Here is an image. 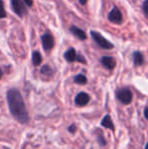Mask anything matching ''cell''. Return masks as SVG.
<instances>
[{"label":"cell","instance_id":"6da1fadb","mask_svg":"<svg viewBox=\"0 0 148 149\" xmlns=\"http://www.w3.org/2000/svg\"><path fill=\"white\" fill-rule=\"evenodd\" d=\"M7 102L10 114L16 121L22 124H26L30 121V116L26 111L24 98L20 94L19 90L16 88H10L7 90Z\"/></svg>","mask_w":148,"mask_h":149},{"label":"cell","instance_id":"7a4b0ae2","mask_svg":"<svg viewBox=\"0 0 148 149\" xmlns=\"http://www.w3.org/2000/svg\"><path fill=\"white\" fill-rule=\"evenodd\" d=\"M90 36H91V38L94 40L95 43H97L101 48H103V49L110 50V49H113V48H114V45H113L111 42L108 41L106 38H104L103 36H101L99 33H97V31H90Z\"/></svg>","mask_w":148,"mask_h":149},{"label":"cell","instance_id":"3957f363","mask_svg":"<svg viewBox=\"0 0 148 149\" xmlns=\"http://www.w3.org/2000/svg\"><path fill=\"white\" fill-rule=\"evenodd\" d=\"M116 96L122 104H129L133 100V93L129 88L127 87H123V88H119L116 91Z\"/></svg>","mask_w":148,"mask_h":149},{"label":"cell","instance_id":"277c9868","mask_svg":"<svg viewBox=\"0 0 148 149\" xmlns=\"http://www.w3.org/2000/svg\"><path fill=\"white\" fill-rule=\"evenodd\" d=\"M11 7L18 16L22 17L26 13V6L22 0H11Z\"/></svg>","mask_w":148,"mask_h":149},{"label":"cell","instance_id":"5b68a950","mask_svg":"<svg viewBox=\"0 0 148 149\" xmlns=\"http://www.w3.org/2000/svg\"><path fill=\"white\" fill-rule=\"evenodd\" d=\"M42 45H43L44 50L47 52L53 49L54 45H55V41H54L53 36L50 33H46L45 35H43V37H42Z\"/></svg>","mask_w":148,"mask_h":149},{"label":"cell","instance_id":"8992f818","mask_svg":"<svg viewBox=\"0 0 148 149\" xmlns=\"http://www.w3.org/2000/svg\"><path fill=\"white\" fill-rule=\"evenodd\" d=\"M109 20L113 24H121L123 22L122 12L120 11L118 7H114L109 13Z\"/></svg>","mask_w":148,"mask_h":149},{"label":"cell","instance_id":"52a82bcc","mask_svg":"<svg viewBox=\"0 0 148 149\" xmlns=\"http://www.w3.org/2000/svg\"><path fill=\"white\" fill-rule=\"evenodd\" d=\"M90 97L86 92H79L76 96H75V104L79 107H82L87 104V102H89Z\"/></svg>","mask_w":148,"mask_h":149},{"label":"cell","instance_id":"ba28073f","mask_svg":"<svg viewBox=\"0 0 148 149\" xmlns=\"http://www.w3.org/2000/svg\"><path fill=\"white\" fill-rule=\"evenodd\" d=\"M101 62L104 65V67L109 69V70H113L116 67V63H117L115 58H113L112 56H104L101 59Z\"/></svg>","mask_w":148,"mask_h":149},{"label":"cell","instance_id":"9c48e42d","mask_svg":"<svg viewBox=\"0 0 148 149\" xmlns=\"http://www.w3.org/2000/svg\"><path fill=\"white\" fill-rule=\"evenodd\" d=\"M70 31L73 33L75 37L78 38L79 40H86V33H85V31L83 30H81V29L77 28L75 26H72L70 28Z\"/></svg>","mask_w":148,"mask_h":149},{"label":"cell","instance_id":"30bf717a","mask_svg":"<svg viewBox=\"0 0 148 149\" xmlns=\"http://www.w3.org/2000/svg\"><path fill=\"white\" fill-rule=\"evenodd\" d=\"M76 56H77L76 51H75V49H73V48L68 49L65 52V54H64V58H65V60L67 62H74L76 60Z\"/></svg>","mask_w":148,"mask_h":149},{"label":"cell","instance_id":"8fae6325","mask_svg":"<svg viewBox=\"0 0 148 149\" xmlns=\"http://www.w3.org/2000/svg\"><path fill=\"white\" fill-rule=\"evenodd\" d=\"M133 60H134V64L137 66H140L144 63V56L141 52H134L133 54Z\"/></svg>","mask_w":148,"mask_h":149},{"label":"cell","instance_id":"7c38bea8","mask_svg":"<svg viewBox=\"0 0 148 149\" xmlns=\"http://www.w3.org/2000/svg\"><path fill=\"white\" fill-rule=\"evenodd\" d=\"M101 126H104L105 128H108V129L114 130V124H113V121L109 115H107V116L103 119V121H101Z\"/></svg>","mask_w":148,"mask_h":149},{"label":"cell","instance_id":"4fadbf2b","mask_svg":"<svg viewBox=\"0 0 148 149\" xmlns=\"http://www.w3.org/2000/svg\"><path fill=\"white\" fill-rule=\"evenodd\" d=\"M42 56L41 54H40V52H34L33 53V64L35 65V66H39V65H41L42 63Z\"/></svg>","mask_w":148,"mask_h":149},{"label":"cell","instance_id":"5bb4252c","mask_svg":"<svg viewBox=\"0 0 148 149\" xmlns=\"http://www.w3.org/2000/svg\"><path fill=\"white\" fill-rule=\"evenodd\" d=\"M74 81H75V83H77V84H85V83L87 82V78L85 75L78 74L75 76Z\"/></svg>","mask_w":148,"mask_h":149},{"label":"cell","instance_id":"9a60e30c","mask_svg":"<svg viewBox=\"0 0 148 149\" xmlns=\"http://www.w3.org/2000/svg\"><path fill=\"white\" fill-rule=\"evenodd\" d=\"M41 72H42V74L51 75L52 74V69L50 68L49 65H45V66H43V68L41 69Z\"/></svg>","mask_w":148,"mask_h":149},{"label":"cell","instance_id":"2e32d148","mask_svg":"<svg viewBox=\"0 0 148 149\" xmlns=\"http://www.w3.org/2000/svg\"><path fill=\"white\" fill-rule=\"evenodd\" d=\"M6 17V11L4 9V3L3 0H0V18Z\"/></svg>","mask_w":148,"mask_h":149},{"label":"cell","instance_id":"e0dca14e","mask_svg":"<svg viewBox=\"0 0 148 149\" xmlns=\"http://www.w3.org/2000/svg\"><path fill=\"white\" fill-rule=\"evenodd\" d=\"M97 141H99V143L101 144V146H105L106 145V139L104 138V136H103V134L101 133H99V135H97Z\"/></svg>","mask_w":148,"mask_h":149},{"label":"cell","instance_id":"ac0fdd59","mask_svg":"<svg viewBox=\"0 0 148 149\" xmlns=\"http://www.w3.org/2000/svg\"><path fill=\"white\" fill-rule=\"evenodd\" d=\"M143 12H144L145 16H148V0H144L143 2Z\"/></svg>","mask_w":148,"mask_h":149},{"label":"cell","instance_id":"d6986e66","mask_svg":"<svg viewBox=\"0 0 148 149\" xmlns=\"http://www.w3.org/2000/svg\"><path fill=\"white\" fill-rule=\"evenodd\" d=\"M68 131H69L70 133H74V132L76 131V126H75L74 124L70 125L69 127H68Z\"/></svg>","mask_w":148,"mask_h":149},{"label":"cell","instance_id":"ffe728a7","mask_svg":"<svg viewBox=\"0 0 148 149\" xmlns=\"http://www.w3.org/2000/svg\"><path fill=\"white\" fill-rule=\"evenodd\" d=\"M76 61H78V62H80V63H86V61H85L84 57H82V56H80V55H77L76 56Z\"/></svg>","mask_w":148,"mask_h":149},{"label":"cell","instance_id":"44dd1931","mask_svg":"<svg viewBox=\"0 0 148 149\" xmlns=\"http://www.w3.org/2000/svg\"><path fill=\"white\" fill-rule=\"evenodd\" d=\"M24 2V4H26L28 6H32L33 5V0H22Z\"/></svg>","mask_w":148,"mask_h":149},{"label":"cell","instance_id":"7402d4cb","mask_svg":"<svg viewBox=\"0 0 148 149\" xmlns=\"http://www.w3.org/2000/svg\"><path fill=\"white\" fill-rule=\"evenodd\" d=\"M144 118L146 119V120L148 119V116H147V108L144 109Z\"/></svg>","mask_w":148,"mask_h":149},{"label":"cell","instance_id":"603a6c76","mask_svg":"<svg viewBox=\"0 0 148 149\" xmlns=\"http://www.w3.org/2000/svg\"><path fill=\"white\" fill-rule=\"evenodd\" d=\"M86 2H87V0H79V3L82 4V5H83V4L86 3Z\"/></svg>","mask_w":148,"mask_h":149},{"label":"cell","instance_id":"cb8c5ba5","mask_svg":"<svg viewBox=\"0 0 148 149\" xmlns=\"http://www.w3.org/2000/svg\"><path fill=\"white\" fill-rule=\"evenodd\" d=\"M1 77H2V70L0 69V78H1Z\"/></svg>","mask_w":148,"mask_h":149}]
</instances>
